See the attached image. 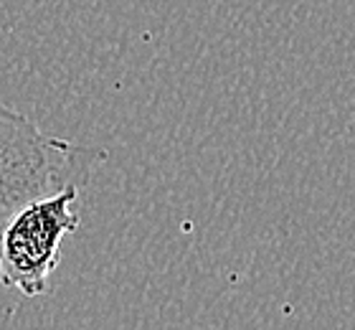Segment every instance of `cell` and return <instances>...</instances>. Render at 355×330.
<instances>
[{"mask_svg":"<svg viewBox=\"0 0 355 330\" xmlns=\"http://www.w3.org/2000/svg\"><path fill=\"white\" fill-rule=\"evenodd\" d=\"M82 188L69 185L23 204L0 229V285L38 297L59 267L61 244L74 234Z\"/></svg>","mask_w":355,"mask_h":330,"instance_id":"obj_2","label":"cell"},{"mask_svg":"<svg viewBox=\"0 0 355 330\" xmlns=\"http://www.w3.org/2000/svg\"><path fill=\"white\" fill-rule=\"evenodd\" d=\"M104 147L49 135L0 102V229L23 204L61 188L84 185L107 163Z\"/></svg>","mask_w":355,"mask_h":330,"instance_id":"obj_1","label":"cell"}]
</instances>
